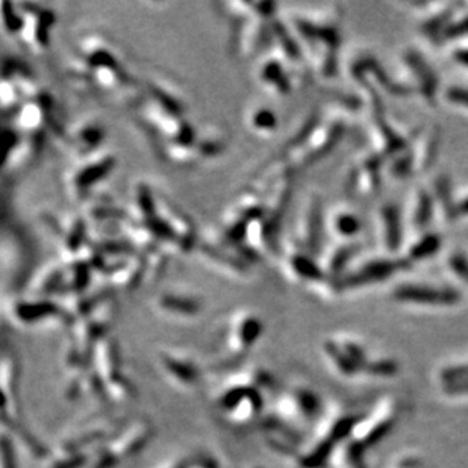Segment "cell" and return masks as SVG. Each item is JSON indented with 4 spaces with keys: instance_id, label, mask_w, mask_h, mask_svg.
<instances>
[{
    "instance_id": "obj_1",
    "label": "cell",
    "mask_w": 468,
    "mask_h": 468,
    "mask_svg": "<svg viewBox=\"0 0 468 468\" xmlns=\"http://www.w3.org/2000/svg\"><path fill=\"white\" fill-rule=\"evenodd\" d=\"M410 266L413 264L406 258H374L364 262L353 272H347L344 276L331 281V285L335 293L364 288V286L382 284L394 275L409 270Z\"/></svg>"
},
{
    "instance_id": "obj_2",
    "label": "cell",
    "mask_w": 468,
    "mask_h": 468,
    "mask_svg": "<svg viewBox=\"0 0 468 468\" xmlns=\"http://www.w3.org/2000/svg\"><path fill=\"white\" fill-rule=\"evenodd\" d=\"M391 297L401 305L424 308H449L461 302L458 290L429 284H400L394 286Z\"/></svg>"
},
{
    "instance_id": "obj_3",
    "label": "cell",
    "mask_w": 468,
    "mask_h": 468,
    "mask_svg": "<svg viewBox=\"0 0 468 468\" xmlns=\"http://www.w3.org/2000/svg\"><path fill=\"white\" fill-rule=\"evenodd\" d=\"M155 429L147 418H138V420L126 424L125 428L117 431L114 438L108 442L106 450L117 459L119 464L126 459L137 456L149 444Z\"/></svg>"
},
{
    "instance_id": "obj_4",
    "label": "cell",
    "mask_w": 468,
    "mask_h": 468,
    "mask_svg": "<svg viewBox=\"0 0 468 468\" xmlns=\"http://www.w3.org/2000/svg\"><path fill=\"white\" fill-rule=\"evenodd\" d=\"M404 62L406 64L409 71H413L415 85L426 103L435 105V102H437L440 79L429 61L420 52L415 51V49H408L404 53Z\"/></svg>"
},
{
    "instance_id": "obj_5",
    "label": "cell",
    "mask_w": 468,
    "mask_h": 468,
    "mask_svg": "<svg viewBox=\"0 0 468 468\" xmlns=\"http://www.w3.org/2000/svg\"><path fill=\"white\" fill-rule=\"evenodd\" d=\"M159 367L168 382L179 390H191L200 379V372L194 361L182 353H162L159 356Z\"/></svg>"
},
{
    "instance_id": "obj_6",
    "label": "cell",
    "mask_w": 468,
    "mask_h": 468,
    "mask_svg": "<svg viewBox=\"0 0 468 468\" xmlns=\"http://www.w3.org/2000/svg\"><path fill=\"white\" fill-rule=\"evenodd\" d=\"M261 332L262 324L257 317L253 315L238 317L234 322L232 329L229 332L226 340L227 355H231V358L236 359L244 355V353H248L254 346V343L258 341Z\"/></svg>"
},
{
    "instance_id": "obj_7",
    "label": "cell",
    "mask_w": 468,
    "mask_h": 468,
    "mask_svg": "<svg viewBox=\"0 0 468 468\" xmlns=\"http://www.w3.org/2000/svg\"><path fill=\"white\" fill-rule=\"evenodd\" d=\"M21 370L19 359L15 356H5L0 359V391L5 394L10 405V413L14 420H19L21 413L20 405V381Z\"/></svg>"
},
{
    "instance_id": "obj_8",
    "label": "cell",
    "mask_w": 468,
    "mask_h": 468,
    "mask_svg": "<svg viewBox=\"0 0 468 468\" xmlns=\"http://www.w3.org/2000/svg\"><path fill=\"white\" fill-rule=\"evenodd\" d=\"M324 214H323V203L320 197L312 199L309 209L306 212L305 227H303V252H306L312 257H318L322 252L323 238H324Z\"/></svg>"
},
{
    "instance_id": "obj_9",
    "label": "cell",
    "mask_w": 468,
    "mask_h": 468,
    "mask_svg": "<svg viewBox=\"0 0 468 468\" xmlns=\"http://www.w3.org/2000/svg\"><path fill=\"white\" fill-rule=\"evenodd\" d=\"M94 372L106 385L121 374V356L117 344L112 340L103 338L96 344L93 350Z\"/></svg>"
},
{
    "instance_id": "obj_10",
    "label": "cell",
    "mask_w": 468,
    "mask_h": 468,
    "mask_svg": "<svg viewBox=\"0 0 468 468\" xmlns=\"http://www.w3.org/2000/svg\"><path fill=\"white\" fill-rule=\"evenodd\" d=\"M381 223L383 244L390 253H396L401 244H404L405 229H404V216L397 203L388 202L381 209Z\"/></svg>"
},
{
    "instance_id": "obj_11",
    "label": "cell",
    "mask_w": 468,
    "mask_h": 468,
    "mask_svg": "<svg viewBox=\"0 0 468 468\" xmlns=\"http://www.w3.org/2000/svg\"><path fill=\"white\" fill-rule=\"evenodd\" d=\"M438 382L446 397H468V361L440 368Z\"/></svg>"
},
{
    "instance_id": "obj_12",
    "label": "cell",
    "mask_w": 468,
    "mask_h": 468,
    "mask_svg": "<svg viewBox=\"0 0 468 468\" xmlns=\"http://www.w3.org/2000/svg\"><path fill=\"white\" fill-rule=\"evenodd\" d=\"M415 156V167L420 171H428L435 161L438 158V153L441 149V132L440 129L435 126L428 132L423 134L422 141L418 146L413 147Z\"/></svg>"
},
{
    "instance_id": "obj_13",
    "label": "cell",
    "mask_w": 468,
    "mask_h": 468,
    "mask_svg": "<svg viewBox=\"0 0 468 468\" xmlns=\"http://www.w3.org/2000/svg\"><path fill=\"white\" fill-rule=\"evenodd\" d=\"M288 264H290V268L293 270V273L297 276L300 281L312 282V284L329 281L326 270L318 266L315 257H312V254L306 252L293 253Z\"/></svg>"
},
{
    "instance_id": "obj_14",
    "label": "cell",
    "mask_w": 468,
    "mask_h": 468,
    "mask_svg": "<svg viewBox=\"0 0 468 468\" xmlns=\"http://www.w3.org/2000/svg\"><path fill=\"white\" fill-rule=\"evenodd\" d=\"M359 252L361 244L358 243H347L341 245V248H336L329 259H327V264L324 267L329 281H335V279L346 275L349 266L358 257Z\"/></svg>"
},
{
    "instance_id": "obj_15",
    "label": "cell",
    "mask_w": 468,
    "mask_h": 468,
    "mask_svg": "<svg viewBox=\"0 0 468 468\" xmlns=\"http://www.w3.org/2000/svg\"><path fill=\"white\" fill-rule=\"evenodd\" d=\"M344 135V126L341 123H333L329 128L326 129V134L320 137L317 141H314V146L306 152L305 158H303V162L309 166V164H314L320 159H323L327 153H331L333 150V147L340 143V139Z\"/></svg>"
},
{
    "instance_id": "obj_16",
    "label": "cell",
    "mask_w": 468,
    "mask_h": 468,
    "mask_svg": "<svg viewBox=\"0 0 468 468\" xmlns=\"http://www.w3.org/2000/svg\"><path fill=\"white\" fill-rule=\"evenodd\" d=\"M433 199L435 203L441 208V212L444 214L447 221H455L456 218V200L453 197V190H451L450 177L446 175H440L435 179L433 184Z\"/></svg>"
},
{
    "instance_id": "obj_17",
    "label": "cell",
    "mask_w": 468,
    "mask_h": 468,
    "mask_svg": "<svg viewBox=\"0 0 468 468\" xmlns=\"http://www.w3.org/2000/svg\"><path fill=\"white\" fill-rule=\"evenodd\" d=\"M435 214L433 194L424 188L417 191L413 208V225L418 231H428Z\"/></svg>"
},
{
    "instance_id": "obj_18",
    "label": "cell",
    "mask_w": 468,
    "mask_h": 468,
    "mask_svg": "<svg viewBox=\"0 0 468 468\" xmlns=\"http://www.w3.org/2000/svg\"><path fill=\"white\" fill-rule=\"evenodd\" d=\"M441 245L442 238L437 232H424L413 245H410L405 258L410 262V264L426 261L435 257V254L441 250Z\"/></svg>"
},
{
    "instance_id": "obj_19",
    "label": "cell",
    "mask_w": 468,
    "mask_h": 468,
    "mask_svg": "<svg viewBox=\"0 0 468 468\" xmlns=\"http://www.w3.org/2000/svg\"><path fill=\"white\" fill-rule=\"evenodd\" d=\"M261 80L270 88H273L279 94H288L291 92V82L288 75H286L281 62L275 60H270L262 65Z\"/></svg>"
},
{
    "instance_id": "obj_20",
    "label": "cell",
    "mask_w": 468,
    "mask_h": 468,
    "mask_svg": "<svg viewBox=\"0 0 468 468\" xmlns=\"http://www.w3.org/2000/svg\"><path fill=\"white\" fill-rule=\"evenodd\" d=\"M158 308L164 314L173 317L193 318L200 312V305L196 300L179 299V297H162L158 303Z\"/></svg>"
},
{
    "instance_id": "obj_21",
    "label": "cell",
    "mask_w": 468,
    "mask_h": 468,
    "mask_svg": "<svg viewBox=\"0 0 468 468\" xmlns=\"http://www.w3.org/2000/svg\"><path fill=\"white\" fill-rule=\"evenodd\" d=\"M332 226L335 234H338L340 236L353 238L361 232V229H363V221L350 211H341L333 217Z\"/></svg>"
},
{
    "instance_id": "obj_22",
    "label": "cell",
    "mask_w": 468,
    "mask_h": 468,
    "mask_svg": "<svg viewBox=\"0 0 468 468\" xmlns=\"http://www.w3.org/2000/svg\"><path fill=\"white\" fill-rule=\"evenodd\" d=\"M106 394H108V399L112 401H119V404H123V401H129L135 399V387L134 383L129 379H126L125 376H120L117 379H114L112 382L105 385Z\"/></svg>"
},
{
    "instance_id": "obj_23",
    "label": "cell",
    "mask_w": 468,
    "mask_h": 468,
    "mask_svg": "<svg viewBox=\"0 0 468 468\" xmlns=\"http://www.w3.org/2000/svg\"><path fill=\"white\" fill-rule=\"evenodd\" d=\"M89 464V456L87 453H64L55 451V455L47 459L46 468H84Z\"/></svg>"
},
{
    "instance_id": "obj_24",
    "label": "cell",
    "mask_w": 468,
    "mask_h": 468,
    "mask_svg": "<svg viewBox=\"0 0 468 468\" xmlns=\"http://www.w3.org/2000/svg\"><path fill=\"white\" fill-rule=\"evenodd\" d=\"M417 170L415 167V156H414V149L413 147H408L405 152H401L400 155L394 156L390 171L394 177L397 179H406L408 176L413 175V171Z\"/></svg>"
},
{
    "instance_id": "obj_25",
    "label": "cell",
    "mask_w": 468,
    "mask_h": 468,
    "mask_svg": "<svg viewBox=\"0 0 468 468\" xmlns=\"http://www.w3.org/2000/svg\"><path fill=\"white\" fill-rule=\"evenodd\" d=\"M55 312L56 309L49 305H26L19 308L15 314H17L19 322H21L23 324H32L40 322L41 318L53 317L52 314H55Z\"/></svg>"
},
{
    "instance_id": "obj_26",
    "label": "cell",
    "mask_w": 468,
    "mask_h": 468,
    "mask_svg": "<svg viewBox=\"0 0 468 468\" xmlns=\"http://www.w3.org/2000/svg\"><path fill=\"white\" fill-rule=\"evenodd\" d=\"M464 37H468V14H464L458 19H451L440 35L438 43H449V41H456Z\"/></svg>"
},
{
    "instance_id": "obj_27",
    "label": "cell",
    "mask_w": 468,
    "mask_h": 468,
    "mask_svg": "<svg viewBox=\"0 0 468 468\" xmlns=\"http://www.w3.org/2000/svg\"><path fill=\"white\" fill-rule=\"evenodd\" d=\"M250 123L254 130H259V132H272V130L277 128V117L268 108H258L252 114Z\"/></svg>"
},
{
    "instance_id": "obj_28",
    "label": "cell",
    "mask_w": 468,
    "mask_h": 468,
    "mask_svg": "<svg viewBox=\"0 0 468 468\" xmlns=\"http://www.w3.org/2000/svg\"><path fill=\"white\" fill-rule=\"evenodd\" d=\"M447 264L451 275L468 286V254L461 250L451 252L447 259Z\"/></svg>"
},
{
    "instance_id": "obj_29",
    "label": "cell",
    "mask_w": 468,
    "mask_h": 468,
    "mask_svg": "<svg viewBox=\"0 0 468 468\" xmlns=\"http://www.w3.org/2000/svg\"><path fill=\"white\" fill-rule=\"evenodd\" d=\"M0 468H19L14 450V441L3 431H0Z\"/></svg>"
},
{
    "instance_id": "obj_30",
    "label": "cell",
    "mask_w": 468,
    "mask_h": 468,
    "mask_svg": "<svg viewBox=\"0 0 468 468\" xmlns=\"http://www.w3.org/2000/svg\"><path fill=\"white\" fill-rule=\"evenodd\" d=\"M442 97H444V101L449 105L468 112V88L467 87L450 85L444 89Z\"/></svg>"
},
{
    "instance_id": "obj_31",
    "label": "cell",
    "mask_w": 468,
    "mask_h": 468,
    "mask_svg": "<svg viewBox=\"0 0 468 468\" xmlns=\"http://www.w3.org/2000/svg\"><path fill=\"white\" fill-rule=\"evenodd\" d=\"M10 420H14L10 413V405H8L5 394L0 391V428H2V426L6 424Z\"/></svg>"
},
{
    "instance_id": "obj_32",
    "label": "cell",
    "mask_w": 468,
    "mask_h": 468,
    "mask_svg": "<svg viewBox=\"0 0 468 468\" xmlns=\"http://www.w3.org/2000/svg\"><path fill=\"white\" fill-rule=\"evenodd\" d=\"M453 60H455L456 64L468 69V47L456 49V51L453 52Z\"/></svg>"
},
{
    "instance_id": "obj_33",
    "label": "cell",
    "mask_w": 468,
    "mask_h": 468,
    "mask_svg": "<svg viewBox=\"0 0 468 468\" xmlns=\"http://www.w3.org/2000/svg\"><path fill=\"white\" fill-rule=\"evenodd\" d=\"M190 468H218V464L211 458H200L190 462Z\"/></svg>"
},
{
    "instance_id": "obj_34",
    "label": "cell",
    "mask_w": 468,
    "mask_h": 468,
    "mask_svg": "<svg viewBox=\"0 0 468 468\" xmlns=\"http://www.w3.org/2000/svg\"><path fill=\"white\" fill-rule=\"evenodd\" d=\"M464 217H468V194L456 203V218L459 220Z\"/></svg>"
},
{
    "instance_id": "obj_35",
    "label": "cell",
    "mask_w": 468,
    "mask_h": 468,
    "mask_svg": "<svg viewBox=\"0 0 468 468\" xmlns=\"http://www.w3.org/2000/svg\"><path fill=\"white\" fill-rule=\"evenodd\" d=\"M312 396H309V394H297V396L294 397L295 401H299V405H300V400H309ZM314 404H312V401H303L302 404V410H305V414H312V410H314V406H312Z\"/></svg>"
},
{
    "instance_id": "obj_36",
    "label": "cell",
    "mask_w": 468,
    "mask_h": 468,
    "mask_svg": "<svg viewBox=\"0 0 468 468\" xmlns=\"http://www.w3.org/2000/svg\"><path fill=\"white\" fill-rule=\"evenodd\" d=\"M161 468H190V462L185 461V459H179V461L168 462L166 465H162Z\"/></svg>"
}]
</instances>
